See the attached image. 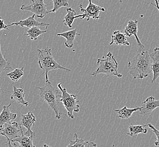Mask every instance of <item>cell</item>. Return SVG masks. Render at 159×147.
I'll return each mask as SVG.
<instances>
[{
    "mask_svg": "<svg viewBox=\"0 0 159 147\" xmlns=\"http://www.w3.org/2000/svg\"><path fill=\"white\" fill-rule=\"evenodd\" d=\"M152 58L144 45L138 46L137 54L128 63L129 73L134 79H143L152 73Z\"/></svg>",
    "mask_w": 159,
    "mask_h": 147,
    "instance_id": "obj_1",
    "label": "cell"
},
{
    "mask_svg": "<svg viewBox=\"0 0 159 147\" xmlns=\"http://www.w3.org/2000/svg\"><path fill=\"white\" fill-rule=\"evenodd\" d=\"M39 95L42 99L47 103L55 113L56 118L60 119L62 117V113H61L58 104L60 101L61 95L55 87L53 86L50 82H46L44 86L38 87Z\"/></svg>",
    "mask_w": 159,
    "mask_h": 147,
    "instance_id": "obj_2",
    "label": "cell"
},
{
    "mask_svg": "<svg viewBox=\"0 0 159 147\" xmlns=\"http://www.w3.org/2000/svg\"><path fill=\"white\" fill-rule=\"evenodd\" d=\"M38 63L40 69L44 71L45 81L49 82L48 73L50 71L54 70H64L71 71L70 69L62 66L54 60L52 53V49L50 47H46L43 49H38Z\"/></svg>",
    "mask_w": 159,
    "mask_h": 147,
    "instance_id": "obj_3",
    "label": "cell"
},
{
    "mask_svg": "<svg viewBox=\"0 0 159 147\" xmlns=\"http://www.w3.org/2000/svg\"><path fill=\"white\" fill-rule=\"evenodd\" d=\"M99 67L95 71L91 74V75L96 77L100 74H105L107 77L116 76L122 78V75L118 71V64L113 55L111 52H109L106 56L99 58L97 61Z\"/></svg>",
    "mask_w": 159,
    "mask_h": 147,
    "instance_id": "obj_4",
    "label": "cell"
},
{
    "mask_svg": "<svg viewBox=\"0 0 159 147\" xmlns=\"http://www.w3.org/2000/svg\"><path fill=\"white\" fill-rule=\"evenodd\" d=\"M57 86L61 92L60 102H62L66 109L68 117L70 118L74 119V112L78 113L80 111V101L77 99V96L68 93L66 88L62 87V83H59Z\"/></svg>",
    "mask_w": 159,
    "mask_h": 147,
    "instance_id": "obj_5",
    "label": "cell"
},
{
    "mask_svg": "<svg viewBox=\"0 0 159 147\" xmlns=\"http://www.w3.org/2000/svg\"><path fill=\"white\" fill-rule=\"evenodd\" d=\"M89 1V4L86 9L83 8L82 5H80V11L83 13V14L76 16V19L80 18V19L83 20L86 18V20L87 22L89 21L91 18L94 20H99L100 18V13L101 12H105V9L104 7L92 3L91 0Z\"/></svg>",
    "mask_w": 159,
    "mask_h": 147,
    "instance_id": "obj_6",
    "label": "cell"
},
{
    "mask_svg": "<svg viewBox=\"0 0 159 147\" xmlns=\"http://www.w3.org/2000/svg\"><path fill=\"white\" fill-rule=\"evenodd\" d=\"M0 134L12 141L22 136L23 134L20 123L16 122H10L0 126Z\"/></svg>",
    "mask_w": 159,
    "mask_h": 147,
    "instance_id": "obj_7",
    "label": "cell"
},
{
    "mask_svg": "<svg viewBox=\"0 0 159 147\" xmlns=\"http://www.w3.org/2000/svg\"><path fill=\"white\" fill-rule=\"evenodd\" d=\"M31 2L30 5H23L20 10L31 11L38 18H43L49 13L47 10L48 5L44 3V0H31Z\"/></svg>",
    "mask_w": 159,
    "mask_h": 147,
    "instance_id": "obj_8",
    "label": "cell"
},
{
    "mask_svg": "<svg viewBox=\"0 0 159 147\" xmlns=\"http://www.w3.org/2000/svg\"><path fill=\"white\" fill-rule=\"evenodd\" d=\"M20 125L27 130L25 135L29 137L35 136V132L32 130V127L36 122V117L34 114L32 112H29L26 114L20 115Z\"/></svg>",
    "mask_w": 159,
    "mask_h": 147,
    "instance_id": "obj_9",
    "label": "cell"
},
{
    "mask_svg": "<svg viewBox=\"0 0 159 147\" xmlns=\"http://www.w3.org/2000/svg\"><path fill=\"white\" fill-rule=\"evenodd\" d=\"M157 108H159V100L155 99L153 96H150L143 102L139 114L142 116L150 115Z\"/></svg>",
    "mask_w": 159,
    "mask_h": 147,
    "instance_id": "obj_10",
    "label": "cell"
},
{
    "mask_svg": "<svg viewBox=\"0 0 159 147\" xmlns=\"http://www.w3.org/2000/svg\"><path fill=\"white\" fill-rule=\"evenodd\" d=\"M36 16L34 14L32 16H29L28 18L25 20H21L18 22H15L11 23V24L8 25L9 27L12 26H20L22 27H27L30 29L33 27H46V29H48V26L50 25L49 23H47L39 22L35 19V17Z\"/></svg>",
    "mask_w": 159,
    "mask_h": 147,
    "instance_id": "obj_11",
    "label": "cell"
},
{
    "mask_svg": "<svg viewBox=\"0 0 159 147\" xmlns=\"http://www.w3.org/2000/svg\"><path fill=\"white\" fill-rule=\"evenodd\" d=\"M138 20H129L127 22V25L124 31V32L125 35L129 38H131L132 36L134 35L137 40V44L138 47V46L143 45V44L140 42L139 37L138 36Z\"/></svg>",
    "mask_w": 159,
    "mask_h": 147,
    "instance_id": "obj_12",
    "label": "cell"
},
{
    "mask_svg": "<svg viewBox=\"0 0 159 147\" xmlns=\"http://www.w3.org/2000/svg\"><path fill=\"white\" fill-rule=\"evenodd\" d=\"M74 137L75 140H70L69 145L66 147H98L97 144L93 141L86 140L84 139L79 138L77 134H74ZM44 147H52L46 144H43Z\"/></svg>",
    "mask_w": 159,
    "mask_h": 147,
    "instance_id": "obj_13",
    "label": "cell"
},
{
    "mask_svg": "<svg viewBox=\"0 0 159 147\" xmlns=\"http://www.w3.org/2000/svg\"><path fill=\"white\" fill-rule=\"evenodd\" d=\"M11 105V104L7 106H3V109L0 114V126L10 123L17 117L16 114L13 113L10 111V107Z\"/></svg>",
    "mask_w": 159,
    "mask_h": 147,
    "instance_id": "obj_14",
    "label": "cell"
},
{
    "mask_svg": "<svg viewBox=\"0 0 159 147\" xmlns=\"http://www.w3.org/2000/svg\"><path fill=\"white\" fill-rule=\"evenodd\" d=\"M127 36L125 35L124 32L121 31H116L111 35V41L109 45L113 44L119 46H129L130 43L127 41Z\"/></svg>",
    "mask_w": 159,
    "mask_h": 147,
    "instance_id": "obj_15",
    "label": "cell"
},
{
    "mask_svg": "<svg viewBox=\"0 0 159 147\" xmlns=\"http://www.w3.org/2000/svg\"><path fill=\"white\" fill-rule=\"evenodd\" d=\"M152 58V79L151 83L156 82L157 79L159 78V48H155L154 51L150 55Z\"/></svg>",
    "mask_w": 159,
    "mask_h": 147,
    "instance_id": "obj_16",
    "label": "cell"
},
{
    "mask_svg": "<svg viewBox=\"0 0 159 147\" xmlns=\"http://www.w3.org/2000/svg\"><path fill=\"white\" fill-rule=\"evenodd\" d=\"M80 35V33H77L76 29L57 34V36L63 37L64 38H66V41L65 42V45L68 48H72L73 47L74 42L75 40V38H76V36Z\"/></svg>",
    "mask_w": 159,
    "mask_h": 147,
    "instance_id": "obj_17",
    "label": "cell"
},
{
    "mask_svg": "<svg viewBox=\"0 0 159 147\" xmlns=\"http://www.w3.org/2000/svg\"><path fill=\"white\" fill-rule=\"evenodd\" d=\"M25 95L23 92V88H18L16 86H13V93L11 96V100L16 101L18 104H21L22 106H27L29 105V102L25 99Z\"/></svg>",
    "mask_w": 159,
    "mask_h": 147,
    "instance_id": "obj_18",
    "label": "cell"
},
{
    "mask_svg": "<svg viewBox=\"0 0 159 147\" xmlns=\"http://www.w3.org/2000/svg\"><path fill=\"white\" fill-rule=\"evenodd\" d=\"M141 109L140 107H137L133 109H129L126 106L121 109H116L115 111L117 114V118L122 119H127L130 118L134 112L139 111Z\"/></svg>",
    "mask_w": 159,
    "mask_h": 147,
    "instance_id": "obj_19",
    "label": "cell"
},
{
    "mask_svg": "<svg viewBox=\"0 0 159 147\" xmlns=\"http://www.w3.org/2000/svg\"><path fill=\"white\" fill-rule=\"evenodd\" d=\"M147 125H130L129 127V131L127 135L131 137L137 138V136L140 134H146L148 132V129L146 128Z\"/></svg>",
    "mask_w": 159,
    "mask_h": 147,
    "instance_id": "obj_20",
    "label": "cell"
},
{
    "mask_svg": "<svg viewBox=\"0 0 159 147\" xmlns=\"http://www.w3.org/2000/svg\"><path fill=\"white\" fill-rule=\"evenodd\" d=\"M34 136L29 137L24 134L11 141L19 143L20 144L19 147H36L34 144Z\"/></svg>",
    "mask_w": 159,
    "mask_h": 147,
    "instance_id": "obj_21",
    "label": "cell"
},
{
    "mask_svg": "<svg viewBox=\"0 0 159 147\" xmlns=\"http://www.w3.org/2000/svg\"><path fill=\"white\" fill-rule=\"evenodd\" d=\"M67 14L64 17L63 22L65 26H67L69 28L73 27V24L75 19H76V13L75 10L73 9L71 7H69L66 9Z\"/></svg>",
    "mask_w": 159,
    "mask_h": 147,
    "instance_id": "obj_22",
    "label": "cell"
},
{
    "mask_svg": "<svg viewBox=\"0 0 159 147\" xmlns=\"http://www.w3.org/2000/svg\"><path fill=\"white\" fill-rule=\"evenodd\" d=\"M47 32V29L42 30L39 27H33L26 31L25 35L27 36L32 40H37L40 36Z\"/></svg>",
    "mask_w": 159,
    "mask_h": 147,
    "instance_id": "obj_23",
    "label": "cell"
},
{
    "mask_svg": "<svg viewBox=\"0 0 159 147\" xmlns=\"http://www.w3.org/2000/svg\"><path fill=\"white\" fill-rule=\"evenodd\" d=\"M24 68L25 67H22L21 69H16L7 74V75L14 82H17L24 75Z\"/></svg>",
    "mask_w": 159,
    "mask_h": 147,
    "instance_id": "obj_24",
    "label": "cell"
},
{
    "mask_svg": "<svg viewBox=\"0 0 159 147\" xmlns=\"http://www.w3.org/2000/svg\"><path fill=\"white\" fill-rule=\"evenodd\" d=\"M11 64L7 60H6L3 57L2 53L1 51V44H0V74L3 71L7 70L8 69H11Z\"/></svg>",
    "mask_w": 159,
    "mask_h": 147,
    "instance_id": "obj_25",
    "label": "cell"
},
{
    "mask_svg": "<svg viewBox=\"0 0 159 147\" xmlns=\"http://www.w3.org/2000/svg\"><path fill=\"white\" fill-rule=\"evenodd\" d=\"M52 1L53 3V7L51 10L49 11V13H56L61 7L69 6L67 0H52Z\"/></svg>",
    "mask_w": 159,
    "mask_h": 147,
    "instance_id": "obj_26",
    "label": "cell"
},
{
    "mask_svg": "<svg viewBox=\"0 0 159 147\" xmlns=\"http://www.w3.org/2000/svg\"><path fill=\"white\" fill-rule=\"evenodd\" d=\"M147 126L152 130L153 132L156 135V138H157V140L155 142V145L156 146H157V147H158V146H159V130H157L152 123H148V124H147Z\"/></svg>",
    "mask_w": 159,
    "mask_h": 147,
    "instance_id": "obj_27",
    "label": "cell"
},
{
    "mask_svg": "<svg viewBox=\"0 0 159 147\" xmlns=\"http://www.w3.org/2000/svg\"><path fill=\"white\" fill-rule=\"evenodd\" d=\"M2 29H9V26L5 24V20L0 17V31Z\"/></svg>",
    "mask_w": 159,
    "mask_h": 147,
    "instance_id": "obj_28",
    "label": "cell"
},
{
    "mask_svg": "<svg viewBox=\"0 0 159 147\" xmlns=\"http://www.w3.org/2000/svg\"><path fill=\"white\" fill-rule=\"evenodd\" d=\"M6 143H7V145L8 146V147H18L16 143L12 144V143H11L12 142L11 141V140H10L9 139H7Z\"/></svg>",
    "mask_w": 159,
    "mask_h": 147,
    "instance_id": "obj_29",
    "label": "cell"
},
{
    "mask_svg": "<svg viewBox=\"0 0 159 147\" xmlns=\"http://www.w3.org/2000/svg\"><path fill=\"white\" fill-rule=\"evenodd\" d=\"M3 92L9 93V91H5V90H3V88H2V87H0V95H1L2 93ZM0 106H1V105H0Z\"/></svg>",
    "mask_w": 159,
    "mask_h": 147,
    "instance_id": "obj_30",
    "label": "cell"
},
{
    "mask_svg": "<svg viewBox=\"0 0 159 147\" xmlns=\"http://www.w3.org/2000/svg\"><path fill=\"white\" fill-rule=\"evenodd\" d=\"M119 1H120V2H121V3L122 2V0H119Z\"/></svg>",
    "mask_w": 159,
    "mask_h": 147,
    "instance_id": "obj_31",
    "label": "cell"
},
{
    "mask_svg": "<svg viewBox=\"0 0 159 147\" xmlns=\"http://www.w3.org/2000/svg\"><path fill=\"white\" fill-rule=\"evenodd\" d=\"M0 136H1V135L0 134Z\"/></svg>",
    "mask_w": 159,
    "mask_h": 147,
    "instance_id": "obj_32",
    "label": "cell"
},
{
    "mask_svg": "<svg viewBox=\"0 0 159 147\" xmlns=\"http://www.w3.org/2000/svg\"></svg>",
    "mask_w": 159,
    "mask_h": 147,
    "instance_id": "obj_33",
    "label": "cell"
},
{
    "mask_svg": "<svg viewBox=\"0 0 159 147\" xmlns=\"http://www.w3.org/2000/svg\"></svg>",
    "mask_w": 159,
    "mask_h": 147,
    "instance_id": "obj_34",
    "label": "cell"
}]
</instances>
